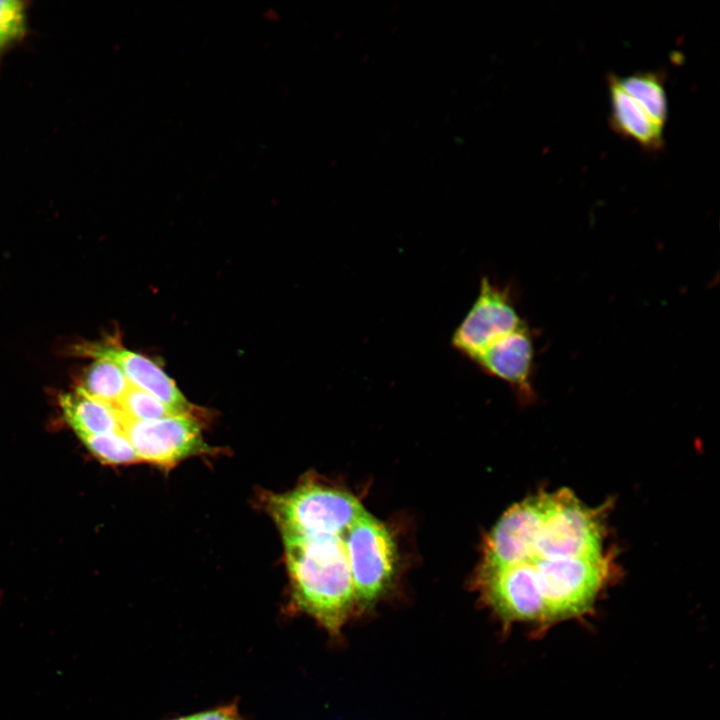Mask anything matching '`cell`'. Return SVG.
I'll list each match as a JSON object with an SVG mask.
<instances>
[{
  "instance_id": "cell-1",
  "label": "cell",
  "mask_w": 720,
  "mask_h": 720,
  "mask_svg": "<svg viewBox=\"0 0 720 720\" xmlns=\"http://www.w3.org/2000/svg\"><path fill=\"white\" fill-rule=\"evenodd\" d=\"M290 583V606L332 635L356 606L343 535H282Z\"/></svg>"
},
{
  "instance_id": "cell-2",
  "label": "cell",
  "mask_w": 720,
  "mask_h": 720,
  "mask_svg": "<svg viewBox=\"0 0 720 720\" xmlns=\"http://www.w3.org/2000/svg\"><path fill=\"white\" fill-rule=\"evenodd\" d=\"M281 534L342 536L365 511L351 494L312 479L286 493L265 497Z\"/></svg>"
},
{
  "instance_id": "cell-3",
  "label": "cell",
  "mask_w": 720,
  "mask_h": 720,
  "mask_svg": "<svg viewBox=\"0 0 720 720\" xmlns=\"http://www.w3.org/2000/svg\"><path fill=\"white\" fill-rule=\"evenodd\" d=\"M356 605L374 603L389 587L396 548L388 529L366 510L343 534Z\"/></svg>"
},
{
  "instance_id": "cell-4",
  "label": "cell",
  "mask_w": 720,
  "mask_h": 720,
  "mask_svg": "<svg viewBox=\"0 0 720 720\" xmlns=\"http://www.w3.org/2000/svg\"><path fill=\"white\" fill-rule=\"evenodd\" d=\"M121 424L122 433L140 461L170 468L188 457L213 451L204 441L199 423L191 415L139 421L122 413Z\"/></svg>"
},
{
  "instance_id": "cell-5",
  "label": "cell",
  "mask_w": 720,
  "mask_h": 720,
  "mask_svg": "<svg viewBox=\"0 0 720 720\" xmlns=\"http://www.w3.org/2000/svg\"><path fill=\"white\" fill-rule=\"evenodd\" d=\"M512 296L509 287L483 277L476 299L452 334L453 348L471 360L498 339L525 325Z\"/></svg>"
},
{
  "instance_id": "cell-6",
  "label": "cell",
  "mask_w": 720,
  "mask_h": 720,
  "mask_svg": "<svg viewBox=\"0 0 720 720\" xmlns=\"http://www.w3.org/2000/svg\"><path fill=\"white\" fill-rule=\"evenodd\" d=\"M534 358L533 339L525 324L486 347L470 361L489 376L510 385L520 397L530 399L534 396Z\"/></svg>"
},
{
  "instance_id": "cell-7",
  "label": "cell",
  "mask_w": 720,
  "mask_h": 720,
  "mask_svg": "<svg viewBox=\"0 0 720 720\" xmlns=\"http://www.w3.org/2000/svg\"><path fill=\"white\" fill-rule=\"evenodd\" d=\"M75 353L116 364L131 385L138 387L183 414H190L191 405L175 383L148 358L110 344H82Z\"/></svg>"
},
{
  "instance_id": "cell-8",
  "label": "cell",
  "mask_w": 720,
  "mask_h": 720,
  "mask_svg": "<svg viewBox=\"0 0 720 720\" xmlns=\"http://www.w3.org/2000/svg\"><path fill=\"white\" fill-rule=\"evenodd\" d=\"M609 93L611 123L616 132L648 150L661 148L664 143L663 128L620 87L615 75L609 76Z\"/></svg>"
},
{
  "instance_id": "cell-9",
  "label": "cell",
  "mask_w": 720,
  "mask_h": 720,
  "mask_svg": "<svg viewBox=\"0 0 720 720\" xmlns=\"http://www.w3.org/2000/svg\"><path fill=\"white\" fill-rule=\"evenodd\" d=\"M60 407L68 424L79 434L122 432V412L78 387L60 396Z\"/></svg>"
},
{
  "instance_id": "cell-10",
  "label": "cell",
  "mask_w": 720,
  "mask_h": 720,
  "mask_svg": "<svg viewBox=\"0 0 720 720\" xmlns=\"http://www.w3.org/2000/svg\"><path fill=\"white\" fill-rule=\"evenodd\" d=\"M615 77L620 87L663 128L667 120L668 103L662 77L655 72H636Z\"/></svg>"
},
{
  "instance_id": "cell-11",
  "label": "cell",
  "mask_w": 720,
  "mask_h": 720,
  "mask_svg": "<svg viewBox=\"0 0 720 720\" xmlns=\"http://www.w3.org/2000/svg\"><path fill=\"white\" fill-rule=\"evenodd\" d=\"M130 386V382L116 364L105 359H96L85 372L83 385L80 387L90 396L118 408Z\"/></svg>"
},
{
  "instance_id": "cell-12",
  "label": "cell",
  "mask_w": 720,
  "mask_h": 720,
  "mask_svg": "<svg viewBox=\"0 0 720 720\" xmlns=\"http://www.w3.org/2000/svg\"><path fill=\"white\" fill-rule=\"evenodd\" d=\"M118 409L128 418L139 421H155L183 414L157 399L150 393L131 385L118 404Z\"/></svg>"
},
{
  "instance_id": "cell-13",
  "label": "cell",
  "mask_w": 720,
  "mask_h": 720,
  "mask_svg": "<svg viewBox=\"0 0 720 720\" xmlns=\"http://www.w3.org/2000/svg\"><path fill=\"white\" fill-rule=\"evenodd\" d=\"M81 440L99 460L108 464H129L140 459L122 432L81 434Z\"/></svg>"
},
{
  "instance_id": "cell-14",
  "label": "cell",
  "mask_w": 720,
  "mask_h": 720,
  "mask_svg": "<svg viewBox=\"0 0 720 720\" xmlns=\"http://www.w3.org/2000/svg\"><path fill=\"white\" fill-rule=\"evenodd\" d=\"M28 32V2L0 0V62Z\"/></svg>"
},
{
  "instance_id": "cell-15",
  "label": "cell",
  "mask_w": 720,
  "mask_h": 720,
  "mask_svg": "<svg viewBox=\"0 0 720 720\" xmlns=\"http://www.w3.org/2000/svg\"><path fill=\"white\" fill-rule=\"evenodd\" d=\"M170 720H194L193 714L179 716Z\"/></svg>"
}]
</instances>
